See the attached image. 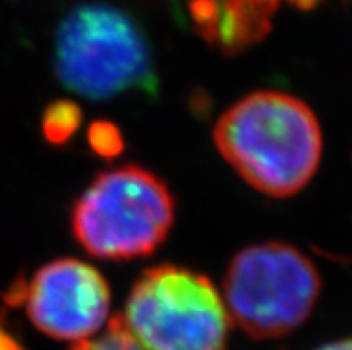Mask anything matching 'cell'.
I'll return each mask as SVG.
<instances>
[{
  "label": "cell",
  "mask_w": 352,
  "mask_h": 350,
  "mask_svg": "<svg viewBox=\"0 0 352 350\" xmlns=\"http://www.w3.org/2000/svg\"><path fill=\"white\" fill-rule=\"evenodd\" d=\"M214 143L243 181L277 199L299 193L322 157L315 113L281 91H256L229 107L217 122Z\"/></svg>",
  "instance_id": "cell-1"
},
{
  "label": "cell",
  "mask_w": 352,
  "mask_h": 350,
  "mask_svg": "<svg viewBox=\"0 0 352 350\" xmlns=\"http://www.w3.org/2000/svg\"><path fill=\"white\" fill-rule=\"evenodd\" d=\"M54 63L63 85L91 100L156 88L145 36L133 18L111 6L74 9L59 25Z\"/></svg>",
  "instance_id": "cell-2"
},
{
  "label": "cell",
  "mask_w": 352,
  "mask_h": 350,
  "mask_svg": "<svg viewBox=\"0 0 352 350\" xmlns=\"http://www.w3.org/2000/svg\"><path fill=\"white\" fill-rule=\"evenodd\" d=\"M172 223L168 188L154 173L131 164L100 173L72 215L77 241L102 259L148 256L165 241Z\"/></svg>",
  "instance_id": "cell-3"
},
{
  "label": "cell",
  "mask_w": 352,
  "mask_h": 350,
  "mask_svg": "<svg viewBox=\"0 0 352 350\" xmlns=\"http://www.w3.org/2000/svg\"><path fill=\"white\" fill-rule=\"evenodd\" d=\"M320 295V275L292 245L261 243L241 250L223 279L229 320L258 340L281 338L302 325Z\"/></svg>",
  "instance_id": "cell-4"
},
{
  "label": "cell",
  "mask_w": 352,
  "mask_h": 350,
  "mask_svg": "<svg viewBox=\"0 0 352 350\" xmlns=\"http://www.w3.org/2000/svg\"><path fill=\"white\" fill-rule=\"evenodd\" d=\"M147 350H226L229 315L206 275L177 266L147 270L120 316Z\"/></svg>",
  "instance_id": "cell-5"
},
{
  "label": "cell",
  "mask_w": 352,
  "mask_h": 350,
  "mask_svg": "<svg viewBox=\"0 0 352 350\" xmlns=\"http://www.w3.org/2000/svg\"><path fill=\"white\" fill-rule=\"evenodd\" d=\"M41 333L59 340H89L106 324L109 288L94 266L77 259L45 265L11 292Z\"/></svg>",
  "instance_id": "cell-6"
},
{
  "label": "cell",
  "mask_w": 352,
  "mask_h": 350,
  "mask_svg": "<svg viewBox=\"0 0 352 350\" xmlns=\"http://www.w3.org/2000/svg\"><path fill=\"white\" fill-rule=\"evenodd\" d=\"M324 0H193V22L206 40L223 50H238L270 31L281 6L309 9Z\"/></svg>",
  "instance_id": "cell-7"
},
{
  "label": "cell",
  "mask_w": 352,
  "mask_h": 350,
  "mask_svg": "<svg viewBox=\"0 0 352 350\" xmlns=\"http://www.w3.org/2000/svg\"><path fill=\"white\" fill-rule=\"evenodd\" d=\"M74 350H147L127 331L120 316L109 322L102 334L95 340H82Z\"/></svg>",
  "instance_id": "cell-8"
},
{
  "label": "cell",
  "mask_w": 352,
  "mask_h": 350,
  "mask_svg": "<svg viewBox=\"0 0 352 350\" xmlns=\"http://www.w3.org/2000/svg\"><path fill=\"white\" fill-rule=\"evenodd\" d=\"M0 350H23L11 334L0 324Z\"/></svg>",
  "instance_id": "cell-9"
},
{
  "label": "cell",
  "mask_w": 352,
  "mask_h": 350,
  "mask_svg": "<svg viewBox=\"0 0 352 350\" xmlns=\"http://www.w3.org/2000/svg\"><path fill=\"white\" fill-rule=\"evenodd\" d=\"M318 350H352V338L351 340H342V342L329 343V345L320 347Z\"/></svg>",
  "instance_id": "cell-10"
}]
</instances>
